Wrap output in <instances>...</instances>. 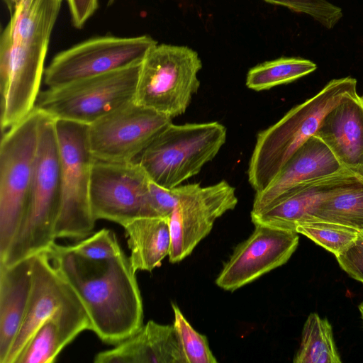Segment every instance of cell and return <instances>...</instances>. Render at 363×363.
<instances>
[{
	"label": "cell",
	"mask_w": 363,
	"mask_h": 363,
	"mask_svg": "<svg viewBox=\"0 0 363 363\" xmlns=\"http://www.w3.org/2000/svg\"><path fill=\"white\" fill-rule=\"evenodd\" d=\"M45 252L83 304L90 330L102 342L116 345L142 327L143 306L136 272L124 252L91 259L56 242Z\"/></svg>",
	"instance_id": "1"
},
{
	"label": "cell",
	"mask_w": 363,
	"mask_h": 363,
	"mask_svg": "<svg viewBox=\"0 0 363 363\" xmlns=\"http://www.w3.org/2000/svg\"><path fill=\"white\" fill-rule=\"evenodd\" d=\"M11 37H0L1 122L12 126L34 108L62 0H3Z\"/></svg>",
	"instance_id": "2"
},
{
	"label": "cell",
	"mask_w": 363,
	"mask_h": 363,
	"mask_svg": "<svg viewBox=\"0 0 363 363\" xmlns=\"http://www.w3.org/2000/svg\"><path fill=\"white\" fill-rule=\"evenodd\" d=\"M355 94L356 79H334L277 123L258 133L247 169L248 182L255 192L274 179L293 155L315 135L331 108Z\"/></svg>",
	"instance_id": "3"
},
{
	"label": "cell",
	"mask_w": 363,
	"mask_h": 363,
	"mask_svg": "<svg viewBox=\"0 0 363 363\" xmlns=\"http://www.w3.org/2000/svg\"><path fill=\"white\" fill-rule=\"evenodd\" d=\"M40 113L28 207L20 228L0 259L4 266L47 251L56 240L55 227L60 205L59 146L55 119Z\"/></svg>",
	"instance_id": "4"
},
{
	"label": "cell",
	"mask_w": 363,
	"mask_h": 363,
	"mask_svg": "<svg viewBox=\"0 0 363 363\" xmlns=\"http://www.w3.org/2000/svg\"><path fill=\"white\" fill-rule=\"evenodd\" d=\"M225 127L217 122L172 123L162 130L134 160L150 179L166 189L196 175L225 144Z\"/></svg>",
	"instance_id": "5"
},
{
	"label": "cell",
	"mask_w": 363,
	"mask_h": 363,
	"mask_svg": "<svg viewBox=\"0 0 363 363\" xmlns=\"http://www.w3.org/2000/svg\"><path fill=\"white\" fill-rule=\"evenodd\" d=\"M60 162V205L55 227L57 238L84 239L95 220L89 201L94 157L88 140V125L55 120Z\"/></svg>",
	"instance_id": "6"
},
{
	"label": "cell",
	"mask_w": 363,
	"mask_h": 363,
	"mask_svg": "<svg viewBox=\"0 0 363 363\" xmlns=\"http://www.w3.org/2000/svg\"><path fill=\"white\" fill-rule=\"evenodd\" d=\"M40 111L6 130L0 145V259L24 219L36 156Z\"/></svg>",
	"instance_id": "7"
},
{
	"label": "cell",
	"mask_w": 363,
	"mask_h": 363,
	"mask_svg": "<svg viewBox=\"0 0 363 363\" xmlns=\"http://www.w3.org/2000/svg\"><path fill=\"white\" fill-rule=\"evenodd\" d=\"M201 68L197 52L189 47L157 45L141 62L134 101L171 118L179 116L199 89Z\"/></svg>",
	"instance_id": "8"
},
{
	"label": "cell",
	"mask_w": 363,
	"mask_h": 363,
	"mask_svg": "<svg viewBox=\"0 0 363 363\" xmlns=\"http://www.w3.org/2000/svg\"><path fill=\"white\" fill-rule=\"evenodd\" d=\"M141 62L40 92L35 108L51 116L90 125L134 100Z\"/></svg>",
	"instance_id": "9"
},
{
	"label": "cell",
	"mask_w": 363,
	"mask_h": 363,
	"mask_svg": "<svg viewBox=\"0 0 363 363\" xmlns=\"http://www.w3.org/2000/svg\"><path fill=\"white\" fill-rule=\"evenodd\" d=\"M157 45L147 35L93 38L55 55L45 69L44 81L55 89L140 63Z\"/></svg>",
	"instance_id": "10"
},
{
	"label": "cell",
	"mask_w": 363,
	"mask_h": 363,
	"mask_svg": "<svg viewBox=\"0 0 363 363\" xmlns=\"http://www.w3.org/2000/svg\"><path fill=\"white\" fill-rule=\"evenodd\" d=\"M150 179L136 161L94 160L89 201L95 220L105 219L121 225L139 217H157L150 193Z\"/></svg>",
	"instance_id": "11"
},
{
	"label": "cell",
	"mask_w": 363,
	"mask_h": 363,
	"mask_svg": "<svg viewBox=\"0 0 363 363\" xmlns=\"http://www.w3.org/2000/svg\"><path fill=\"white\" fill-rule=\"evenodd\" d=\"M177 201L169 216L171 248L169 260L177 263L189 256L207 236L215 221L235 208V189L227 181L208 186L180 185Z\"/></svg>",
	"instance_id": "12"
},
{
	"label": "cell",
	"mask_w": 363,
	"mask_h": 363,
	"mask_svg": "<svg viewBox=\"0 0 363 363\" xmlns=\"http://www.w3.org/2000/svg\"><path fill=\"white\" fill-rule=\"evenodd\" d=\"M172 119L133 100L89 125L91 153L99 160L134 161Z\"/></svg>",
	"instance_id": "13"
},
{
	"label": "cell",
	"mask_w": 363,
	"mask_h": 363,
	"mask_svg": "<svg viewBox=\"0 0 363 363\" xmlns=\"http://www.w3.org/2000/svg\"><path fill=\"white\" fill-rule=\"evenodd\" d=\"M296 230L255 225L250 236L240 243L216 279L220 288L233 291L284 264L298 245Z\"/></svg>",
	"instance_id": "14"
},
{
	"label": "cell",
	"mask_w": 363,
	"mask_h": 363,
	"mask_svg": "<svg viewBox=\"0 0 363 363\" xmlns=\"http://www.w3.org/2000/svg\"><path fill=\"white\" fill-rule=\"evenodd\" d=\"M363 184V178L344 168L301 183L282 194L262 211L250 213L254 225L296 230L321 201Z\"/></svg>",
	"instance_id": "15"
},
{
	"label": "cell",
	"mask_w": 363,
	"mask_h": 363,
	"mask_svg": "<svg viewBox=\"0 0 363 363\" xmlns=\"http://www.w3.org/2000/svg\"><path fill=\"white\" fill-rule=\"evenodd\" d=\"M80 299L54 267L48 253L35 255L26 313L5 363H16L39 328L60 309Z\"/></svg>",
	"instance_id": "16"
},
{
	"label": "cell",
	"mask_w": 363,
	"mask_h": 363,
	"mask_svg": "<svg viewBox=\"0 0 363 363\" xmlns=\"http://www.w3.org/2000/svg\"><path fill=\"white\" fill-rule=\"evenodd\" d=\"M314 135L328 147L342 167L363 178L362 96H349L331 108Z\"/></svg>",
	"instance_id": "17"
},
{
	"label": "cell",
	"mask_w": 363,
	"mask_h": 363,
	"mask_svg": "<svg viewBox=\"0 0 363 363\" xmlns=\"http://www.w3.org/2000/svg\"><path fill=\"white\" fill-rule=\"evenodd\" d=\"M95 363H186L174 325L149 320L111 349L97 353Z\"/></svg>",
	"instance_id": "18"
},
{
	"label": "cell",
	"mask_w": 363,
	"mask_h": 363,
	"mask_svg": "<svg viewBox=\"0 0 363 363\" xmlns=\"http://www.w3.org/2000/svg\"><path fill=\"white\" fill-rule=\"evenodd\" d=\"M344 169L328 147L318 137H311L289 159L274 179L255 192L250 213H257L294 186L308 180Z\"/></svg>",
	"instance_id": "19"
},
{
	"label": "cell",
	"mask_w": 363,
	"mask_h": 363,
	"mask_svg": "<svg viewBox=\"0 0 363 363\" xmlns=\"http://www.w3.org/2000/svg\"><path fill=\"white\" fill-rule=\"evenodd\" d=\"M33 257L10 266L0 264V363H5L26 313Z\"/></svg>",
	"instance_id": "20"
},
{
	"label": "cell",
	"mask_w": 363,
	"mask_h": 363,
	"mask_svg": "<svg viewBox=\"0 0 363 363\" xmlns=\"http://www.w3.org/2000/svg\"><path fill=\"white\" fill-rule=\"evenodd\" d=\"M90 328L88 314L78 300L60 309L39 328L16 363H52L67 345Z\"/></svg>",
	"instance_id": "21"
},
{
	"label": "cell",
	"mask_w": 363,
	"mask_h": 363,
	"mask_svg": "<svg viewBox=\"0 0 363 363\" xmlns=\"http://www.w3.org/2000/svg\"><path fill=\"white\" fill-rule=\"evenodd\" d=\"M125 231L133 269L151 272L169 255V217H139L122 225Z\"/></svg>",
	"instance_id": "22"
},
{
	"label": "cell",
	"mask_w": 363,
	"mask_h": 363,
	"mask_svg": "<svg viewBox=\"0 0 363 363\" xmlns=\"http://www.w3.org/2000/svg\"><path fill=\"white\" fill-rule=\"evenodd\" d=\"M294 363H340L333 328L327 318L311 313L304 323Z\"/></svg>",
	"instance_id": "23"
},
{
	"label": "cell",
	"mask_w": 363,
	"mask_h": 363,
	"mask_svg": "<svg viewBox=\"0 0 363 363\" xmlns=\"http://www.w3.org/2000/svg\"><path fill=\"white\" fill-rule=\"evenodd\" d=\"M312 220L337 223L363 233V184L321 201L304 222Z\"/></svg>",
	"instance_id": "24"
},
{
	"label": "cell",
	"mask_w": 363,
	"mask_h": 363,
	"mask_svg": "<svg viewBox=\"0 0 363 363\" xmlns=\"http://www.w3.org/2000/svg\"><path fill=\"white\" fill-rule=\"evenodd\" d=\"M317 69L313 62L299 57H280L252 67L246 77V86L260 91L291 83Z\"/></svg>",
	"instance_id": "25"
},
{
	"label": "cell",
	"mask_w": 363,
	"mask_h": 363,
	"mask_svg": "<svg viewBox=\"0 0 363 363\" xmlns=\"http://www.w3.org/2000/svg\"><path fill=\"white\" fill-rule=\"evenodd\" d=\"M296 231L333 253L335 257L345 252L359 235V232L353 228L321 220L299 223Z\"/></svg>",
	"instance_id": "26"
},
{
	"label": "cell",
	"mask_w": 363,
	"mask_h": 363,
	"mask_svg": "<svg viewBox=\"0 0 363 363\" xmlns=\"http://www.w3.org/2000/svg\"><path fill=\"white\" fill-rule=\"evenodd\" d=\"M177 331L186 363H216L207 338L198 333L184 316L179 308L172 303Z\"/></svg>",
	"instance_id": "27"
},
{
	"label": "cell",
	"mask_w": 363,
	"mask_h": 363,
	"mask_svg": "<svg viewBox=\"0 0 363 363\" xmlns=\"http://www.w3.org/2000/svg\"><path fill=\"white\" fill-rule=\"evenodd\" d=\"M67 247L72 252L91 259H111L123 252L115 233L106 228Z\"/></svg>",
	"instance_id": "28"
},
{
	"label": "cell",
	"mask_w": 363,
	"mask_h": 363,
	"mask_svg": "<svg viewBox=\"0 0 363 363\" xmlns=\"http://www.w3.org/2000/svg\"><path fill=\"white\" fill-rule=\"evenodd\" d=\"M293 11L307 14L326 28H333L342 16V9L327 0H264Z\"/></svg>",
	"instance_id": "29"
},
{
	"label": "cell",
	"mask_w": 363,
	"mask_h": 363,
	"mask_svg": "<svg viewBox=\"0 0 363 363\" xmlns=\"http://www.w3.org/2000/svg\"><path fill=\"white\" fill-rule=\"evenodd\" d=\"M341 267L350 277L363 283V236L357 238L341 255L336 257Z\"/></svg>",
	"instance_id": "30"
},
{
	"label": "cell",
	"mask_w": 363,
	"mask_h": 363,
	"mask_svg": "<svg viewBox=\"0 0 363 363\" xmlns=\"http://www.w3.org/2000/svg\"><path fill=\"white\" fill-rule=\"evenodd\" d=\"M180 185L172 189L160 186L150 180V193L157 217H169L179 198Z\"/></svg>",
	"instance_id": "31"
},
{
	"label": "cell",
	"mask_w": 363,
	"mask_h": 363,
	"mask_svg": "<svg viewBox=\"0 0 363 363\" xmlns=\"http://www.w3.org/2000/svg\"><path fill=\"white\" fill-rule=\"evenodd\" d=\"M71 20L76 28H81L98 9V0H66Z\"/></svg>",
	"instance_id": "32"
},
{
	"label": "cell",
	"mask_w": 363,
	"mask_h": 363,
	"mask_svg": "<svg viewBox=\"0 0 363 363\" xmlns=\"http://www.w3.org/2000/svg\"><path fill=\"white\" fill-rule=\"evenodd\" d=\"M358 308H359V313H360V315H361L362 320L363 321V302H362L359 305Z\"/></svg>",
	"instance_id": "33"
},
{
	"label": "cell",
	"mask_w": 363,
	"mask_h": 363,
	"mask_svg": "<svg viewBox=\"0 0 363 363\" xmlns=\"http://www.w3.org/2000/svg\"><path fill=\"white\" fill-rule=\"evenodd\" d=\"M114 1L115 0H108V6H111L114 2Z\"/></svg>",
	"instance_id": "34"
},
{
	"label": "cell",
	"mask_w": 363,
	"mask_h": 363,
	"mask_svg": "<svg viewBox=\"0 0 363 363\" xmlns=\"http://www.w3.org/2000/svg\"><path fill=\"white\" fill-rule=\"evenodd\" d=\"M359 233L361 234L363 236V233Z\"/></svg>",
	"instance_id": "35"
},
{
	"label": "cell",
	"mask_w": 363,
	"mask_h": 363,
	"mask_svg": "<svg viewBox=\"0 0 363 363\" xmlns=\"http://www.w3.org/2000/svg\"><path fill=\"white\" fill-rule=\"evenodd\" d=\"M362 96V98H363V96Z\"/></svg>",
	"instance_id": "36"
}]
</instances>
